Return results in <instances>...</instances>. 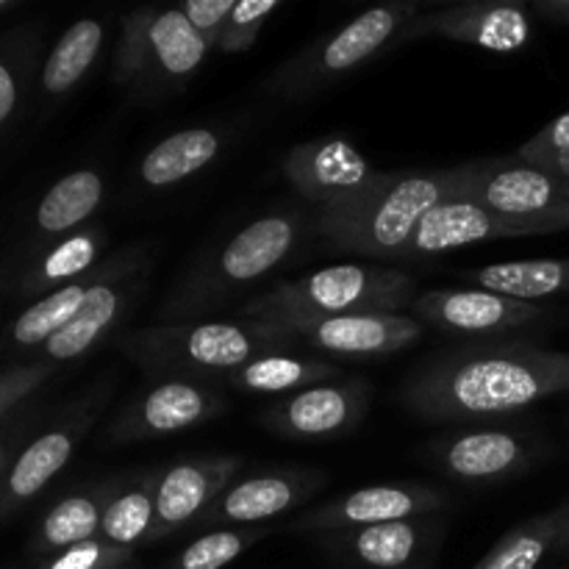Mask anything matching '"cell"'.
I'll use <instances>...</instances> for the list:
<instances>
[{
	"label": "cell",
	"mask_w": 569,
	"mask_h": 569,
	"mask_svg": "<svg viewBox=\"0 0 569 569\" xmlns=\"http://www.w3.org/2000/svg\"><path fill=\"white\" fill-rule=\"evenodd\" d=\"M342 370L326 359L315 356H295L289 350L283 353H267L248 361L244 367L233 370L222 381L231 389L248 395H264V398H287L300 389L317 387V383L339 381Z\"/></svg>",
	"instance_id": "26"
},
{
	"label": "cell",
	"mask_w": 569,
	"mask_h": 569,
	"mask_svg": "<svg viewBox=\"0 0 569 569\" xmlns=\"http://www.w3.org/2000/svg\"><path fill=\"white\" fill-rule=\"evenodd\" d=\"M465 283L472 289L506 295V298L537 300L569 295V256L567 259H526V261H500V264L478 267L465 272Z\"/></svg>",
	"instance_id": "27"
},
{
	"label": "cell",
	"mask_w": 569,
	"mask_h": 569,
	"mask_svg": "<svg viewBox=\"0 0 569 569\" xmlns=\"http://www.w3.org/2000/svg\"><path fill=\"white\" fill-rule=\"evenodd\" d=\"M148 281L150 267L142 272H131V276L100 283L92 298L83 303V309L56 337H50L42 345L44 356L50 361H76L98 348L109 333H114L133 315L139 300L148 292Z\"/></svg>",
	"instance_id": "22"
},
{
	"label": "cell",
	"mask_w": 569,
	"mask_h": 569,
	"mask_svg": "<svg viewBox=\"0 0 569 569\" xmlns=\"http://www.w3.org/2000/svg\"><path fill=\"white\" fill-rule=\"evenodd\" d=\"M106 198V181L94 170L67 172L39 200L37 226L48 237H70L92 220Z\"/></svg>",
	"instance_id": "28"
},
{
	"label": "cell",
	"mask_w": 569,
	"mask_h": 569,
	"mask_svg": "<svg viewBox=\"0 0 569 569\" xmlns=\"http://www.w3.org/2000/svg\"><path fill=\"white\" fill-rule=\"evenodd\" d=\"M133 556L137 550L117 548L98 537L53 553L44 569H133Z\"/></svg>",
	"instance_id": "35"
},
{
	"label": "cell",
	"mask_w": 569,
	"mask_h": 569,
	"mask_svg": "<svg viewBox=\"0 0 569 569\" xmlns=\"http://www.w3.org/2000/svg\"><path fill=\"white\" fill-rule=\"evenodd\" d=\"M106 44V22L94 17L72 22L64 37L50 50L48 61L42 67V89L48 94H64L76 89L87 78L98 61L100 50Z\"/></svg>",
	"instance_id": "29"
},
{
	"label": "cell",
	"mask_w": 569,
	"mask_h": 569,
	"mask_svg": "<svg viewBox=\"0 0 569 569\" xmlns=\"http://www.w3.org/2000/svg\"><path fill=\"white\" fill-rule=\"evenodd\" d=\"M226 148V133L211 126L181 128L142 156L137 167L139 183L144 189H170L203 172L211 161L220 159Z\"/></svg>",
	"instance_id": "25"
},
{
	"label": "cell",
	"mask_w": 569,
	"mask_h": 569,
	"mask_svg": "<svg viewBox=\"0 0 569 569\" xmlns=\"http://www.w3.org/2000/svg\"><path fill=\"white\" fill-rule=\"evenodd\" d=\"M106 398H109V387H100L92 398H87V403L78 406L76 415H72L70 420L44 431L42 437H37L26 450H22L20 459L11 467L9 487H6V492H9V498L14 500V503L31 500L33 495L42 492V489L64 470L67 461L76 453L81 437L100 417Z\"/></svg>",
	"instance_id": "23"
},
{
	"label": "cell",
	"mask_w": 569,
	"mask_h": 569,
	"mask_svg": "<svg viewBox=\"0 0 569 569\" xmlns=\"http://www.w3.org/2000/svg\"><path fill=\"white\" fill-rule=\"evenodd\" d=\"M106 248V231L103 228H81V231L70 233L61 242L44 253L42 264L37 270L39 287H48L50 292L67 287V283L78 281L87 276L89 270L100 264V253Z\"/></svg>",
	"instance_id": "32"
},
{
	"label": "cell",
	"mask_w": 569,
	"mask_h": 569,
	"mask_svg": "<svg viewBox=\"0 0 569 569\" xmlns=\"http://www.w3.org/2000/svg\"><path fill=\"white\" fill-rule=\"evenodd\" d=\"M448 198H453L450 170L387 172L359 200L317 214V228L337 250L370 259H400L422 217Z\"/></svg>",
	"instance_id": "4"
},
{
	"label": "cell",
	"mask_w": 569,
	"mask_h": 569,
	"mask_svg": "<svg viewBox=\"0 0 569 569\" xmlns=\"http://www.w3.org/2000/svg\"><path fill=\"white\" fill-rule=\"evenodd\" d=\"M372 389L367 381H328L276 398L259 415L261 426L278 437L298 442H328L356 431L370 409Z\"/></svg>",
	"instance_id": "12"
},
{
	"label": "cell",
	"mask_w": 569,
	"mask_h": 569,
	"mask_svg": "<svg viewBox=\"0 0 569 569\" xmlns=\"http://www.w3.org/2000/svg\"><path fill=\"white\" fill-rule=\"evenodd\" d=\"M517 237H533V231L495 214L470 198H448L422 217L400 259H433L478 242Z\"/></svg>",
	"instance_id": "21"
},
{
	"label": "cell",
	"mask_w": 569,
	"mask_h": 569,
	"mask_svg": "<svg viewBox=\"0 0 569 569\" xmlns=\"http://www.w3.org/2000/svg\"><path fill=\"white\" fill-rule=\"evenodd\" d=\"M259 320V317H256ZM292 333L295 342L342 359H387L422 337V322L411 315H339V317H270Z\"/></svg>",
	"instance_id": "15"
},
{
	"label": "cell",
	"mask_w": 569,
	"mask_h": 569,
	"mask_svg": "<svg viewBox=\"0 0 569 569\" xmlns=\"http://www.w3.org/2000/svg\"><path fill=\"white\" fill-rule=\"evenodd\" d=\"M242 470L239 456H189L159 467L156 542L194 528Z\"/></svg>",
	"instance_id": "18"
},
{
	"label": "cell",
	"mask_w": 569,
	"mask_h": 569,
	"mask_svg": "<svg viewBox=\"0 0 569 569\" xmlns=\"http://www.w3.org/2000/svg\"><path fill=\"white\" fill-rule=\"evenodd\" d=\"M237 0H189L181 3V14L187 17L189 26L211 44V50L217 48V39H220L222 28H226L228 17H231Z\"/></svg>",
	"instance_id": "36"
},
{
	"label": "cell",
	"mask_w": 569,
	"mask_h": 569,
	"mask_svg": "<svg viewBox=\"0 0 569 569\" xmlns=\"http://www.w3.org/2000/svg\"><path fill=\"white\" fill-rule=\"evenodd\" d=\"M270 537V528H211L194 537L164 569H226L248 553L253 545Z\"/></svg>",
	"instance_id": "33"
},
{
	"label": "cell",
	"mask_w": 569,
	"mask_h": 569,
	"mask_svg": "<svg viewBox=\"0 0 569 569\" xmlns=\"http://www.w3.org/2000/svg\"><path fill=\"white\" fill-rule=\"evenodd\" d=\"M539 445L511 428H461L431 445V459L442 476L467 487H495L522 476L537 461Z\"/></svg>",
	"instance_id": "16"
},
{
	"label": "cell",
	"mask_w": 569,
	"mask_h": 569,
	"mask_svg": "<svg viewBox=\"0 0 569 569\" xmlns=\"http://www.w3.org/2000/svg\"><path fill=\"white\" fill-rule=\"evenodd\" d=\"M9 6H11V0H0V11L9 9Z\"/></svg>",
	"instance_id": "43"
},
{
	"label": "cell",
	"mask_w": 569,
	"mask_h": 569,
	"mask_svg": "<svg viewBox=\"0 0 569 569\" xmlns=\"http://www.w3.org/2000/svg\"><path fill=\"white\" fill-rule=\"evenodd\" d=\"M537 167H545V170L556 172V176L567 178V181H569V150H565V153H559V156H553V159L542 161V164H537Z\"/></svg>",
	"instance_id": "42"
},
{
	"label": "cell",
	"mask_w": 569,
	"mask_h": 569,
	"mask_svg": "<svg viewBox=\"0 0 569 569\" xmlns=\"http://www.w3.org/2000/svg\"><path fill=\"white\" fill-rule=\"evenodd\" d=\"M559 517H561V526H559V539H556L553 553H569V503L559 506Z\"/></svg>",
	"instance_id": "40"
},
{
	"label": "cell",
	"mask_w": 569,
	"mask_h": 569,
	"mask_svg": "<svg viewBox=\"0 0 569 569\" xmlns=\"http://www.w3.org/2000/svg\"><path fill=\"white\" fill-rule=\"evenodd\" d=\"M565 150H569V111L548 122L539 133H533L515 156L520 161H528V164H542V161L553 159Z\"/></svg>",
	"instance_id": "37"
},
{
	"label": "cell",
	"mask_w": 569,
	"mask_h": 569,
	"mask_svg": "<svg viewBox=\"0 0 569 569\" xmlns=\"http://www.w3.org/2000/svg\"><path fill=\"white\" fill-rule=\"evenodd\" d=\"M17 106V78L9 67L0 61V126L11 117Z\"/></svg>",
	"instance_id": "38"
},
{
	"label": "cell",
	"mask_w": 569,
	"mask_h": 569,
	"mask_svg": "<svg viewBox=\"0 0 569 569\" xmlns=\"http://www.w3.org/2000/svg\"><path fill=\"white\" fill-rule=\"evenodd\" d=\"M420 37L472 44L489 53H517L533 39L531 6L517 0H476L417 14L398 44Z\"/></svg>",
	"instance_id": "14"
},
{
	"label": "cell",
	"mask_w": 569,
	"mask_h": 569,
	"mask_svg": "<svg viewBox=\"0 0 569 569\" xmlns=\"http://www.w3.org/2000/svg\"><path fill=\"white\" fill-rule=\"evenodd\" d=\"M100 522H103V487L83 489L61 498L53 509L44 515L42 548L50 553L72 548V545L89 542L100 537Z\"/></svg>",
	"instance_id": "31"
},
{
	"label": "cell",
	"mask_w": 569,
	"mask_h": 569,
	"mask_svg": "<svg viewBox=\"0 0 569 569\" xmlns=\"http://www.w3.org/2000/svg\"><path fill=\"white\" fill-rule=\"evenodd\" d=\"M417 281L395 267L350 264L322 267L295 281L276 283L242 306V317H339L403 315L417 298Z\"/></svg>",
	"instance_id": "5"
},
{
	"label": "cell",
	"mask_w": 569,
	"mask_h": 569,
	"mask_svg": "<svg viewBox=\"0 0 569 569\" xmlns=\"http://www.w3.org/2000/svg\"><path fill=\"white\" fill-rule=\"evenodd\" d=\"M561 517L559 509L537 515L509 528L472 569H539L545 556L556 550Z\"/></svg>",
	"instance_id": "30"
},
{
	"label": "cell",
	"mask_w": 569,
	"mask_h": 569,
	"mask_svg": "<svg viewBox=\"0 0 569 569\" xmlns=\"http://www.w3.org/2000/svg\"><path fill=\"white\" fill-rule=\"evenodd\" d=\"M228 409L226 395L198 378H150L111 420L114 445L167 439L206 426Z\"/></svg>",
	"instance_id": "9"
},
{
	"label": "cell",
	"mask_w": 569,
	"mask_h": 569,
	"mask_svg": "<svg viewBox=\"0 0 569 569\" xmlns=\"http://www.w3.org/2000/svg\"><path fill=\"white\" fill-rule=\"evenodd\" d=\"M569 395V353L531 342H470L422 359L400 403L422 422H483Z\"/></svg>",
	"instance_id": "1"
},
{
	"label": "cell",
	"mask_w": 569,
	"mask_h": 569,
	"mask_svg": "<svg viewBox=\"0 0 569 569\" xmlns=\"http://www.w3.org/2000/svg\"><path fill=\"white\" fill-rule=\"evenodd\" d=\"M442 526L433 517L395 520L383 526L326 533L333 559L356 569H428L437 559Z\"/></svg>",
	"instance_id": "19"
},
{
	"label": "cell",
	"mask_w": 569,
	"mask_h": 569,
	"mask_svg": "<svg viewBox=\"0 0 569 569\" xmlns=\"http://www.w3.org/2000/svg\"><path fill=\"white\" fill-rule=\"evenodd\" d=\"M281 170L295 192L315 206L317 214L353 203L387 176L376 170L353 142L339 137L295 144L281 159Z\"/></svg>",
	"instance_id": "10"
},
{
	"label": "cell",
	"mask_w": 569,
	"mask_h": 569,
	"mask_svg": "<svg viewBox=\"0 0 569 569\" xmlns=\"http://www.w3.org/2000/svg\"><path fill=\"white\" fill-rule=\"evenodd\" d=\"M156 483H159V467L122 472L114 481L103 483V522H100V539L126 550L153 545Z\"/></svg>",
	"instance_id": "24"
},
{
	"label": "cell",
	"mask_w": 569,
	"mask_h": 569,
	"mask_svg": "<svg viewBox=\"0 0 569 569\" xmlns=\"http://www.w3.org/2000/svg\"><path fill=\"white\" fill-rule=\"evenodd\" d=\"M0 467H3V448H0Z\"/></svg>",
	"instance_id": "44"
},
{
	"label": "cell",
	"mask_w": 569,
	"mask_h": 569,
	"mask_svg": "<svg viewBox=\"0 0 569 569\" xmlns=\"http://www.w3.org/2000/svg\"><path fill=\"white\" fill-rule=\"evenodd\" d=\"M411 317L450 337H500L545 320L550 309L487 289H428L411 303Z\"/></svg>",
	"instance_id": "17"
},
{
	"label": "cell",
	"mask_w": 569,
	"mask_h": 569,
	"mask_svg": "<svg viewBox=\"0 0 569 569\" xmlns=\"http://www.w3.org/2000/svg\"><path fill=\"white\" fill-rule=\"evenodd\" d=\"M328 483V476L306 467H267L259 472H244L228 483L226 492L214 500L209 511L194 522V528H253L278 515L300 509Z\"/></svg>",
	"instance_id": "13"
},
{
	"label": "cell",
	"mask_w": 569,
	"mask_h": 569,
	"mask_svg": "<svg viewBox=\"0 0 569 569\" xmlns=\"http://www.w3.org/2000/svg\"><path fill=\"white\" fill-rule=\"evenodd\" d=\"M209 50L178 6H142L120 22L114 81L139 103H159L198 76Z\"/></svg>",
	"instance_id": "6"
},
{
	"label": "cell",
	"mask_w": 569,
	"mask_h": 569,
	"mask_svg": "<svg viewBox=\"0 0 569 569\" xmlns=\"http://www.w3.org/2000/svg\"><path fill=\"white\" fill-rule=\"evenodd\" d=\"M303 233L306 217L300 211L281 209L256 217L178 283L161 306V317L183 322L222 309L278 270L298 250Z\"/></svg>",
	"instance_id": "3"
},
{
	"label": "cell",
	"mask_w": 569,
	"mask_h": 569,
	"mask_svg": "<svg viewBox=\"0 0 569 569\" xmlns=\"http://www.w3.org/2000/svg\"><path fill=\"white\" fill-rule=\"evenodd\" d=\"M39 378H42V370H33L31 376L26 378V381H20V383H14V387H9V389H3V392H0V411H3V406H6V400H11L14 398L17 392H22V389H31L33 383L39 381Z\"/></svg>",
	"instance_id": "41"
},
{
	"label": "cell",
	"mask_w": 569,
	"mask_h": 569,
	"mask_svg": "<svg viewBox=\"0 0 569 569\" xmlns=\"http://www.w3.org/2000/svg\"><path fill=\"white\" fill-rule=\"evenodd\" d=\"M292 333L272 320H183L120 333L117 348L148 378L222 381L233 370L267 353H283Z\"/></svg>",
	"instance_id": "2"
},
{
	"label": "cell",
	"mask_w": 569,
	"mask_h": 569,
	"mask_svg": "<svg viewBox=\"0 0 569 569\" xmlns=\"http://www.w3.org/2000/svg\"><path fill=\"white\" fill-rule=\"evenodd\" d=\"M531 11L556 26H569V0H533Z\"/></svg>",
	"instance_id": "39"
},
{
	"label": "cell",
	"mask_w": 569,
	"mask_h": 569,
	"mask_svg": "<svg viewBox=\"0 0 569 569\" xmlns=\"http://www.w3.org/2000/svg\"><path fill=\"white\" fill-rule=\"evenodd\" d=\"M278 9H281L278 0H237L214 50H220V53H244V50H250L259 33L264 31L267 20Z\"/></svg>",
	"instance_id": "34"
},
{
	"label": "cell",
	"mask_w": 569,
	"mask_h": 569,
	"mask_svg": "<svg viewBox=\"0 0 569 569\" xmlns=\"http://www.w3.org/2000/svg\"><path fill=\"white\" fill-rule=\"evenodd\" d=\"M453 198H470L495 214L531 228L533 237L569 228V181L517 156L450 167Z\"/></svg>",
	"instance_id": "8"
},
{
	"label": "cell",
	"mask_w": 569,
	"mask_h": 569,
	"mask_svg": "<svg viewBox=\"0 0 569 569\" xmlns=\"http://www.w3.org/2000/svg\"><path fill=\"white\" fill-rule=\"evenodd\" d=\"M417 14H422V3L417 0L361 11L342 28L315 39L292 59L283 61L264 81V92L278 100H303L322 92L376 59L383 48L392 42L398 44Z\"/></svg>",
	"instance_id": "7"
},
{
	"label": "cell",
	"mask_w": 569,
	"mask_h": 569,
	"mask_svg": "<svg viewBox=\"0 0 569 569\" xmlns=\"http://www.w3.org/2000/svg\"><path fill=\"white\" fill-rule=\"evenodd\" d=\"M448 495L433 483L398 481L372 483V487L353 489L348 495L331 498L317 509L303 511L289 522L292 533H337L353 528L383 526L395 520H415V517H433L445 509Z\"/></svg>",
	"instance_id": "11"
},
{
	"label": "cell",
	"mask_w": 569,
	"mask_h": 569,
	"mask_svg": "<svg viewBox=\"0 0 569 569\" xmlns=\"http://www.w3.org/2000/svg\"><path fill=\"white\" fill-rule=\"evenodd\" d=\"M150 267V248L148 244H128L120 253L109 256L100 261L94 270L81 276L78 281L67 283V287L48 292L42 300L22 311L11 326V339L20 348H39L48 342L50 337L61 331L78 311L83 309L94 289L106 281H114L120 276H131V272H142Z\"/></svg>",
	"instance_id": "20"
}]
</instances>
